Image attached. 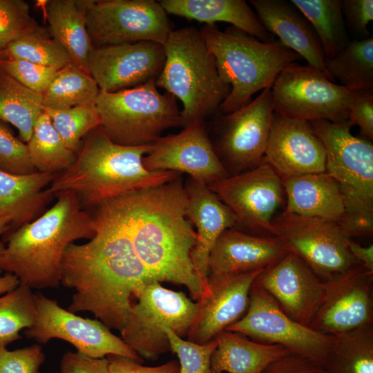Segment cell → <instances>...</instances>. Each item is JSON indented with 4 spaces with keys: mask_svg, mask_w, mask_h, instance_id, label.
Segmentation results:
<instances>
[{
    "mask_svg": "<svg viewBox=\"0 0 373 373\" xmlns=\"http://www.w3.org/2000/svg\"><path fill=\"white\" fill-rule=\"evenodd\" d=\"M87 29L93 46L153 41L164 45L173 30L154 0H90Z\"/></svg>",
    "mask_w": 373,
    "mask_h": 373,
    "instance_id": "obj_14",
    "label": "cell"
},
{
    "mask_svg": "<svg viewBox=\"0 0 373 373\" xmlns=\"http://www.w3.org/2000/svg\"><path fill=\"white\" fill-rule=\"evenodd\" d=\"M8 230V225L6 220L0 219V238L2 237ZM6 247L5 243L0 239V255Z\"/></svg>",
    "mask_w": 373,
    "mask_h": 373,
    "instance_id": "obj_52",
    "label": "cell"
},
{
    "mask_svg": "<svg viewBox=\"0 0 373 373\" xmlns=\"http://www.w3.org/2000/svg\"><path fill=\"white\" fill-rule=\"evenodd\" d=\"M184 187L186 216L196 228L197 234L191 258L195 271L208 285V262L212 248L226 229L239 225L235 215L207 185L189 177Z\"/></svg>",
    "mask_w": 373,
    "mask_h": 373,
    "instance_id": "obj_24",
    "label": "cell"
},
{
    "mask_svg": "<svg viewBox=\"0 0 373 373\" xmlns=\"http://www.w3.org/2000/svg\"><path fill=\"white\" fill-rule=\"evenodd\" d=\"M164 48L165 62L155 84L182 103V126L213 117L230 86L221 79L200 30L192 26L173 30Z\"/></svg>",
    "mask_w": 373,
    "mask_h": 373,
    "instance_id": "obj_6",
    "label": "cell"
},
{
    "mask_svg": "<svg viewBox=\"0 0 373 373\" xmlns=\"http://www.w3.org/2000/svg\"><path fill=\"white\" fill-rule=\"evenodd\" d=\"M343 17L349 28L363 39L372 37L367 26L373 20L372 0L341 1Z\"/></svg>",
    "mask_w": 373,
    "mask_h": 373,
    "instance_id": "obj_46",
    "label": "cell"
},
{
    "mask_svg": "<svg viewBox=\"0 0 373 373\" xmlns=\"http://www.w3.org/2000/svg\"><path fill=\"white\" fill-rule=\"evenodd\" d=\"M326 153L325 172L338 184L345 215L338 224L351 238L373 232V145L351 133L349 120L310 122Z\"/></svg>",
    "mask_w": 373,
    "mask_h": 373,
    "instance_id": "obj_7",
    "label": "cell"
},
{
    "mask_svg": "<svg viewBox=\"0 0 373 373\" xmlns=\"http://www.w3.org/2000/svg\"><path fill=\"white\" fill-rule=\"evenodd\" d=\"M171 351L178 358L180 373H213L211 358L217 346L215 339L205 344L192 343L176 335L168 328Z\"/></svg>",
    "mask_w": 373,
    "mask_h": 373,
    "instance_id": "obj_41",
    "label": "cell"
},
{
    "mask_svg": "<svg viewBox=\"0 0 373 373\" xmlns=\"http://www.w3.org/2000/svg\"><path fill=\"white\" fill-rule=\"evenodd\" d=\"M0 170L14 175L36 172L29 156L26 143L17 138L0 122Z\"/></svg>",
    "mask_w": 373,
    "mask_h": 373,
    "instance_id": "obj_42",
    "label": "cell"
},
{
    "mask_svg": "<svg viewBox=\"0 0 373 373\" xmlns=\"http://www.w3.org/2000/svg\"><path fill=\"white\" fill-rule=\"evenodd\" d=\"M99 92L92 76L70 62L57 71L43 93V106L61 110L94 105Z\"/></svg>",
    "mask_w": 373,
    "mask_h": 373,
    "instance_id": "obj_35",
    "label": "cell"
},
{
    "mask_svg": "<svg viewBox=\"0 0 373 373\" xmlns=\"http://www.w3.org/2000/svg\"><path fill=\"white\" fill-rule=\"evenodd\" d=\"M30 161L37 171L57 175L74 163L77 154L68 149L44 111L26 143Z\"/></svg>",
    "mask_w": 373,
    "mask_h": 373,
    "instance_id": "obj_36",
    "label": "cell"
},
{
    "mask_svg": "<svg viewBox=\"0 0 373 373\" xmlns=\"http://www.w3.org/2000/svg\"><path fill=\"white\" fill-rule=\"evenodd\" d=\"M315 30L325 59L332 58L350 41L341 0H291Z\"/></svg>",
    "mask_w": 373,
    "mask_h": 373,
    "instance_id": "obj_34",
    "label": "cell"
},
{
    "mask_svg": "<svg viewBox=\"0 0 373 373\" xmlns=\"http://www.w3.org/2000/svg\"><path fill=\"white\" fill-rule=\"evenodd\" d=\"M225 330L257 342L283 346L322 366L334 341V336L291 318L270 295L254 285L245 314Z\"/></svg>",
    "mask_w": 373,
    "mask_h": 373,
    "instance_id": "obj_13",
    "label": "cell"
},
{
    "mask_svg": "<svg viewBox=\"0 0 373 373\" xmlns=\"http://www.w3.org/2000/svg\"><path fill=\"white\" fill-rule=\"evenodd\" d=\"M200 32L215 58L221 79L230 86L219 107L220 113L244 106L254 94L271 88L283 69L301 59L279 40L261 41L233 26L221 31L204 25Z\"/></svg>",
    "mask_w": 373,
    "mask_h": 373,
    "instance_id": "obj_5",
    "label": "cell"
},
{
    "mask_svg": "<svg viewBox=\"0 0 373 373\" xmlns=\"http://www.w3.org/2000/svg\"><path fill=\"white\" fill-rule=\"evenodd\" d=\"M217 346L211 358L213 373H262L273 361L291 352L278 345L251 341L224 330L214 338Z\"/></svg>",
    "mask_w": 373,
    "mask_h": 373,
    "instance_id": "obj_30",
    "label": "cell"
},
{
    "mask_svg": "<svg viewBox=\"0 0 373 373\" xmlns=\"http://www.w3.org/2000/svg\"><path fill=\"white\" fill-rule=\"evenodd\" d=\"M198 304L182 291L148 283L133 304L120 332L121 338L142 359L155 361L171 351L165 328L184 338L195 319Z\"/></svg>",
    "mask_w": 373,
    "mask_h": 373,
    "instance_id": "obj_9",
    "label": "cell"
},
{
    "mask_svg": "<svg viewBox=\"0 0 373 373\" xmlns=\"http://www.w3.org/2000/svg\"><path fill=\"white\" fill-rule=\"evenodd\" d=\"M57 202L41 216L12 233L0 255V271L17 277L30 288H58L66 248L80 239L95 235L91 214L82 209L72 193L56 197Z\"/></svg>",
    "mask_w": 373,
    "mask_h": 373,
    "instance_id": "obj_3",
    "label": "cell"
},
{
    "mask_svg": "<svg viewBox=\"0 0 373 373\" xmlns=\"http://www.w3.org/2000/svg\"><path fill=\"white\" fill-rule=\"evenodd\" d=\"M289 251L275 236L251 235L238 228H229L220 236L211 251L208 278L265 270Z\"/></svg>",
    "mask_w": 373,
    "mask_h": 373,
    "instance_id": "obj_23",
    "label": "cell"
},
{
    "mask_svg": "<svg viewBox=\"0 0 373 373\" xmlns=\"http://www.w3.org/2000/svg\"><path fill=\"white\" fill-rule=\"evenodd\" d=\"M43 111V94L27 88L0 67V122L15 126L27 143Z\"/></svg>",
    "mask_w": 373,
    "mask_h": 373,
    "instance_id": "obj_31",
    "label": "cell"
},
{
    "mask_svg": "<svg viewBox=\"0 0 373 373\" xmlns=\"http://www.w3.org/2000/svg\"><path fill=\"white\" fill-rule=\"evenodd\" d=\"M20 284L17 276L12 274H6L0 276V294H4L10 291Z\"/></svg>",
    "mask_w": 373,
    "mask_h": 373,
    "instance_id": "obj_51",
    "label": "cell"
},
{
    "mask_svg": "<svg viewBox=\"0 0 373 373\" xmlns=\"http://www.w3.org/2000/svg\"><path fill=\"white\" fill-rule=\"evenodd\" d=\"M152 145L128 146L112 142L97 127L83 139L74 163L48 186L55 198L70 192L89 211L106 201L178 178L175 171H149L142 163Z\"/></svg>",
    "mask_w": 373,
    "mask_h": 373,
    "instance_id": "obj_4",
    "label": "cell"
},
{
    "mask_svg": "<svg viewBox=\"0 0 373 373\" xmlns=\"http://www.w3.org/2000/svg\"><path fill=\"white\" fill-rule=\"evenodd\" d=\"M39 27L26 1L0 0V52H3L17 39Z\"/></svg>",
    "mask_w": 373,
    "mask_h": 373,
    "instance_id": "obj_40",
    "label": "cell"
},
{
    "mask_svg": "<svg viewBox=\"0 0 373 373\" xmlns=\"http://www.w3.org/2000/svg\"><path fill=\"white\" fill-rule=\"evenodd\" d=\"M36 316L35 293L28 286L19 284L0 296V347L20 339L21 330L32 326Z\"/></svg>",
    "mask_w": 373,
    "mask_h": 373,
    "instance_id": "obj_37",
    "label": "cell"
},
{
    "mask_svg": "<svg viewBox=\"0 0 373 373\" xmlns=\"http://www.w3.org/2000/svg\"><path fill=\"white\" fill-rule=\"evenodd\" d=\"M66 146L77 153L83 139L99 127L101 119L95 104L68 109L44 108Z\"/></svg>",
    "mask_w": 373,
    "mask_h": 373,
    "instance_id": "obj_39",
    "label": "cell"
},
{
    "mask_svg": "<svg viewBox=\"0 0 373 373\" xmlns=\"http://www.w3.org/2000/svg\"><path fill=\"white\" fill-rule=\"evenodd\" d=\"M110 201L151 276L159 283L184 285L194 300H199L208 285L192 264L197 234L186 216V197L180 175Z\"/></svg>",
    "mask_w": 373,
    "mask_h": 373,
    "instance_id": "obj_2",
    "label": "cell"
},
{
    "mask_svg": "<svg viewBox=\"0 0 373 373\" xmlns=\"http://www.w3.org/2000/svg\"><path fill=\"white\" fill-rule=\"evenodd\" d=\"M264 28L307 64L323 72L331 81L325 66V57L312 26L290 1L250 0Z\"/></svg>",
    "mask_w": 373,
    "mask_h": 373,
    "instance_id": "obj_25",
    "label": "cell"
},
{
    "mask_svg": "<svg viewBox=\"0 0 373 373\" xmlns=\"http://www.w3.org/2000/svg\"><path fill=\"white\" fill-rule=\"evenodd\" d=\"M208 186L235 215L238 227L271 236V222L283 202L284 189L281 178L267 163L262 161Z\"/></svg>",
    "mask_w": 373,
    "mask_h": 373,
    "instance_id": "obj_16",
    "label": "cell"
},
{
    "mask_svg": "<svg viewBox=\"0 0 373 373\" xmlns=\"http://www.w3.org/2000/svg\"><path fill=\"white\" fill-rule=\"evenodd\" d=\"M3 52L7 58L23 59L57 70L72 62L64 48L41 26L10 43Z\"/></svg>",
    "mask_w": 373,
    "mask_h": 373,
    "instance_id": "obj_38",
    "label": "cell"
},
{
    "mask_svg": "<svg viewBox=\"0 0 373 373\" xmlns=\"http://www.w3.org/2000/svg\"><path fill=\"white\" fill-rule=\"evenodd\" d=\"M351 93L318 69L297 63L283 69L271 87L274 113L306 122L348 120Z\"/></svg>",
    "mask_w": 373,
    "mask_h": 373,
    "instance_id": "obj_10",
    "label": "cell"
},
{
    "mask_svg": "<svg viewBox=\"0 0 373 373\" xmlns=\"http://www.w3.org/2000/svg\"><path fill=\"white\" fill-rule=\"evenodd\" d=\"M95 235L84 244H70L61 267V284L74 290L68 310L89 312L110 329L124 328L144 287L155 281L133 248L110 200L88 211Z\"/></svg>",
    "mask_w": 373,
    "mask_h": 373,
    "instance_id": "obj_1",
    "label": "cell"
},
{
    "mask_svg": "<svg viewBox=\"0 0 373 373\" xmlns=\"http://www.w3.org/2000/svg\"><path fill=\"white\" fill-rule=\"evenodd\" d=\"M253 285L270 295L291 318L309 327L324 290L323 281L292 251L260 274Z\"/></svg>",
    "mask_w": 373,
    "mask_h": 373,
    "instance_id": "obj_20",
    "label": "cell"
},
{
    "mask_svg": "<svg viewBox=\"0 0 373 373\" xmlns=\"http://www.w3.org/2000/svg\"><path fill=\"white\" fill-rule=\"evenodd\" d=\"M262 373H326V372L317 362L300 354L290 353L269 364Z\"/></svg>",
    "mask_w": 373,
    "mask_h": 373,
    "instance_id": "obj_49",
    "label": "cell"
},
{
    "mask_svg": "<svg viewBox=\"0 0 373 373\" xmlns=\"http://www.w3.org/2000/svg\"><path fill=\"white\" fill-rule=\"evenodd\" d=\"M55 176L39 171L19 175L0 170V219L8 225L2 236L4 243L12 233L47 210L55 198L48 189Z\"/></svg>",
    "mask_w": 373,
    "mask_h": 373,
    "instance_id": "obj_26",
    "label": "cell"
},
{
    "mask_svg": "<svg viewBox=\"0 0 373 373\" xmlns=\"http://www.w3.org/2000/svg\"><path fill=\"white\" fill-rule=\"evenodd\" d=\"M106 358L110 373H180L179 363L175 360L150 367L121 356L108 355Z\"/></svg>",
    "mask_w": 373,
    "mask_h": 373,
    "instance_id": "obj_48",
    "label": "cell"
},
{
    "mask_svg": "<svg viewBox=\"0 0 373 373\" xmlns=\"http://www.w3.org/2000/svg\"><path fill=\"white\" fill-rule=\"evenodd\" d=\"M270 235L322 281L360 264L350 251L351 238L338 223L283 212L273 218Z\"/></svg>",
    "mask_w": 373,
    "mask_h": 373,
    "instance_id": "obj_12",
    "label": "cell"
},
{
    "mask_svg": "<svg viewBox=\"0 0 373 373\" xmlns=\"http://www.w3.org/2000/svg\"><path fill=\"white\" fill-rule=\"evenodd\" d=\"M263 271L208 278V288L198 300V311L186 340L205 344L238 321L248 308L253 283Z\"/></svg>",
    "mask_w": 373,
    "mask_h": 373,
    "instance_id": "obj_22",
    "label": "cell"
},
{
    "mask_svg": "<svg viewBox=\"0 0 373 373\" xmlns=\"http://www.w3.org/2000/svg\"><path fill=\"white\" fill-rule=\"evenodd\" d=\"M325 66L334 81L350 91L373 90V37L356 39L332 58Z\"/></svg>",
    "mask_w": 373,
    "mask_h": 373,
    "instance_id": "obj_32",
    "label": "cell"
},
{
    "mask_svg": "<svg viewBox=\"0 0 373 373\" xmlns=\"http://www.w3.org/2000/svg\"><path fill=\"white\" fill-rule=\"evenodd\" d=\"M1 68L27 88L41 94L47 89L58 70L28 61L6 58Z\"/></svg>",
    "mask_w": 373,
    "mask_h": 373,
    "instance_id": "obj_43",
    "label": "cell"
},
{
    "mask_svg": "<svg viewBox=\"0 0 373 373\" xmlns=\"http://www.w3.org/2000/svg\"><path fill=\"white\" fill-rule=\"evenodd\" d=\"M287 197L283 213L339 224L345 215L336 182L326 172L281 178Z\"/></svg>",
    "mask_w": 373,
    "mask_h": 373,
    "instance_id": "obj_27",
    "label": "cell"
},
{
    "mask_svg": "<svg viewBox=\"0 0 373 373\" xmlns=\"http://www.w3.org/2000/svg\"><path fill=\"white\" fill-rule=\"evenodd\" d=\"M164 62V45L153 41L93 46L88 71L101 91L115 93L156 80Z\"/></svg>",
    "mask_w": 373,
    "mask_h": 373,
    "instance_id": "obj_19",
    "label": "cell"
},
{
    "mask_svg": "<svg viewBox=\"0 0 373 373\" xmlns=\"http://www.w3.org/2000/svg\"><path fill=\"white\" fill-rule=\"evenodd\" d=\"M176 99L166 92L160 93L155 80L115 93L100 90L95 103L99 127L117 144L152 145L164 131L182 126Z\"/></svg>",
    "mask_w": 373,
    "mask_h": 373,
    "instance_id": "obj_8",
    "label": "cell"
},
{
    "mask_svg": "<svg viewBox=\"0 0 373 373\" xmlns=\"http://www.w3.org/2000/svg\"><path fill=\"white\" fill-rule=\"evenodd\" d=\"M37 316L23 335L39 343L59 338L72 344L77 352L93 358L117 355L140 363L143 359L99 320L85 318L61 307L55 300L35 293Z\"/></svg>",
    "mask_w": 373,
    "mask_h": 373,
    "instance_id": "obj_15",
    "label": "cell"
},
{
    "mask_svg": "<svg viewBox=\"0 0 373 373\" xmlns=\"http://www.w3.org/2000/svg\"><path fill=\"white\" fill-rule=\"evenodd\" d=\"M7 58L5 53L3 52H0V67L3 63V61Z\"/></svg>",
    "mask_w": 373,
    "mask_h": 373,
    "instance_id": "obj_53",
    "label": "cell"
},
{
    "mask_svg": "<svg viewBox=\"0 0 373 373\" xmlns=\"http://www.w3.org/2000/svg\"><path fill=\"white\" fill-rule=\"evenodd\" d=\"M348 120L360 128L363 136L373 140V92L352 91Z\"/></svg>",
    "mask_w": 373,
    "mask_h": 373,
    "instance_id": "obj_45",
    "label": "cell"
},
{
    "mask_svg": "<svg viewBox=\"0 0 373 373\" xmlns=\"http://www.w3.org/2000/svg\"><path fill=\"white\" fill-rule=\"evenodd\" d=\"M326 373H373V323L334 335Z\"/></svg>",
    "mask_w": 373,
    "mask_h": 373,
    "instance_id": "obj_33",
    "label": "cell"
},
{
    "mask_svg": "<svg viewBox=\"0 0 373 373\" xmlns=\"http://www.w3.org/2000/svg\"><path fill=\"white\" fill-rule=\"evenodd\" d=\"M373 271L358 264L323 281V295L309 327L336 335L372 323Z\"/></svg>",
    "mask_w": 373,
    "mask_h": 373,
    "instance_id": "obj_17",
    "label": "cell"
},
{
    "mask_svg": "<svg viewBox=\"0 0 373 373\" xmlns=\"http://www.w3.org/2000/svg\"><path fill=\"white\" fill-rule=\"evenodd\" d=\"M61 373H110L106 357L93 358L78 352L68 351L60 362Z\"/></svg>",
    "mask_w": 373,
    "mask_h": 373,
    "instance_id": "obj_47",
    "label": "cell"
},
{
    "mask_svg": "<svg viewBox=\"0 0 373 373\" xmlns=\"http://www.w3.org/2000/svg\"><path fill=\"white\" fill-rule=\"evenodd\" d=\"M142 163L149 171L186 173L207 186L229 176L214 151L205 122L161 136Z\"/></svg>",
    "mask_w": 373,
    "mask_h": 373,
    "instance_id": "obj_18",
    "label": "cell"
},
{
    "mask_svg": "<svg viewBox=\"0 0 373 373\" xmlns=\"http://www.w3.org/2000/svg\"><path fill=\"white\" fill-rule=\"evenodd\" d=\"M45 361L39 344H32L15 350L0 347V373H39Z\"/></svg>",
    "mask_w": 373,
    "mask_h": 373,
    "instance_id": "obj_44",
    "label": "cell"
},
{
    "mask_svg": "<svg viewBox=\"0 0 373 373\" xmlns=\"http://www.w3.org/2000/svg\"><path fill=\"white\" fill-rule=\"evenodd\" d=\"M262 161L283 178L325 172L326 153L310 122L274 113Z\"/></svg>",
    "mask_w": 373,
    "mask_h": 373,
    "instance_id": "obj_21",
    "label": "cell"
},
{
    "mask_svg": "<svg viewBox=\"0 0 373 373\" xmlns=\"http://www.w3.org/2000/svg\"><path fill=\"white\" fill-rule=\"evenodd\" d=\"M49 32L66 50L71 61L89 73L88 57L93 45L87 29L90 0L41 1Z\"/></svg>",
    "mask_w": 373,
    "mask_h": 373,
    "instance_id": "obj_29",
    "label": "cell"
},
{
    "mask_svg": "<svg viewBox=\"0 0 373 373\" xmlns=\"http://www.w3.org/2000/svg\"><path fill=\"white\" fill-rule=\"evenodd\" d=\"M167 14L214 26L226 22L264 42L275 40L245 0H161Z\"/></svg>",
    "mask_w": 373,
    "mask_h": 373,
    "instance_id": "obj_28",
    "label": "cell"
},
{
    "mask_svg": "<svg viewBox=\"0 0 373 373\" xmlns=\"http://www.w3.org/2000/svg\"><path fill=\"white\" fill-rule=\"evenodd\" d=\"M349 249L353 257L365 269L373 271V245L363 247L352 239Z\"/></svg>",
    "mask_w": 373,
    "mask_h": 373,
    "instance_id": "obj_50",
    "label": "cell"
},
{
    "mask_svg": "<svg viewBox=\"0 0 373 373\" xmlns=\"http://www.w3.org/2000/svg\"><path fill=\"white\" fill-rule=\"evenodd\" d=\"M271 88L229 113L213 116L209 136L215 153L229 174L236 175L260 164L274 117Z\"/></svg>",
    "mask_w": 373,
    "mask_h": 373,
    "instance_id": "obj_11",
    "label": "cell"
}]
</instances>
